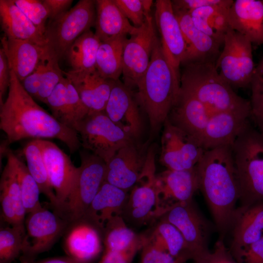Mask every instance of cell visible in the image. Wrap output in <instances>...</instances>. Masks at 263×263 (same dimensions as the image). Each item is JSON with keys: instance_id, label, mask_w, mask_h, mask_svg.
<instances>
[{"instance_id": "277c9868", "label": "cell", "mask_w": 263, "mask_h": 263, "mask_svg": "<svg viewBox=\"0 0 263 263\" xmlns=\"http://www.w3.org/2000/svg\"><path fill=\"white\" fill-rule=\"evenodd\" d=\"M184 65L181 89L196 98L210 114L228 111L251 113L250 102L238 95L222 78L216 62L198 61Z\"/></svg>"}, {"instance_id": "681fc988", "label": "cell", "mask_w": 263, "mask_h": 263, "mask_svg": "<svg viewBox=\"0 0 263 263\" xmlns=\"http://www.w3.org/2000/svg\"><path fill=\"white\" fill-rule=\"evenodd\" d=\"M142 244L123 251L104 250L98 263H132L137 252L141 249Z\"/></svg>"}, {"instance_id": "60d3db41", "label": "cell", "mask_w": 263, "mask_h": 263, "mask_svg": "<svg viewBox=\"0 0 263 263\" xmlns=\"http://www.w3.org/2000/svg\"><path fill=\"white\" fill-rule=\"evenodd\" d=\"M66 78L67 88V126L76 131L79 123L89 113V110L84 104L78 93Z\"/></svg>"}, {"instance_id": "ab89813d", "label": "cell", "mask_w": 263, "mask_h": 263, "mask_svg": "<svg viewBox=\"0 0 263 263\" xmlns=\"http://www.w3.org/2000/svg\"><path fill=\"white\" fill-rule=\"evenodd\" d=\"M58 61L56 56L48 48L45 69L36 98L45 104L48 97L64 76L63 71L59 67Z\"/></svg>"}, {"instance_id": "ac0fdd59", "label": "cell", "mask_w": 263, "mask_h": 263, "mask_svg": "<svg viewBox=\"0 0 263 263\" xmlns=\"http://www.w3.org/2000/svg\"><path fill=\"white\" fill-rule=\"evenodd\" d=\"M155 20L161 36L164 54L176 74L181 78L179 68L186 53L184 37L173 10L171 1L157 0Z\"/></svg>"}, {"instance_id": "52a82bcc", "label": "cell", "mask_w": 263, "mask_h": 263, "mask_svg": "<svg viewBox=\"0 0 263 263\" xmlns=\"http://www.w3.org/2000/svg\"><path fill=\"white\" fill-rule=\"evenodd\" d=\"M76 132L83 149L106 163L120 149L135 140L113 122L104 111L90 112L79 123Z\"/></svg>"}, {"instance_id": "7bdbcfd3", "label": "cell", "mask_w": 263, "mask_h": 263, "mask_svg": "<svg viewBox=\"0 0 263 263\" xmlns=\"http://www.w3.org/2000/svg\"><path fill=\"white\" fill-rule=\"evenodd\" d=\"M45 104L49 107L54 117L67 126V88L65 76L48 97Z\"/></svg>"}, {"instance_id": "d590c367", "label": "cell", "mask_w": 263, "mask_h": 263, "mask_svg": "<svg viewBox=\"0 0 263 263\" xmlns=\"http://www.w3.org/2000/svg\"><path fill=\"white\" fill-rule=\"evenodd\" d=\"M100 43L99 38L90 30L79 36L69 47L65 55L71 70L90 71L96 69Z\"/></svg>"}, {"instance_id": "9a60e30c", "label": "cell", "mask_w": 263, "mask_h": 263, "mask_svg": "<svg viewBox=\"0 0 263 263\" xmlns=\"http://www.w3.org/2000/svg\"><path fill=\"white\" fill-rule=\"evenodd\" d=\"M163 127L160 163L170 170L193 169L205 150L167 118Z\"/></svg>"}, {"instance_id": "74e56055", "label": "cell", "mask_w": 263, "mask_h": 263, "mask_svg": "<svg viewBox=\"0 0 263 263\" xmlns=\"http://www.w3.org/2000/svg\"><path fill=\"white\" fill-rule=\"evenodd\" d=\"M16 173L26 214L43 207L39 201L40 191L26 165L11 150L4 153Z\"/></svg>"}, {"instance_id": "f5cc1de1", "label": "cell", "mask_w": 263, "mask_h": 263, "mask_svg": "<svg viewBox=\"0 0 263 263\" xmlns=\"http://www.w3.org/2000/svg\"><path fill=\"white\" fill-rule=\"evenodd\" d=\"M227 0H175L171 1L174 9L189 12L193 10L209 5L221 4Z\"/></svg>"}, {"instance_id": "484cf974", "label": "cell", "mask_w": 263, "mask_h": 263, "mask_svg": "<svg viewBox=\"0 0 263 263\" xmlns=\"http://www.w3.org/2000/svg\"><path fill=\"white\" fill-rule=\"evenodd\" d=\"M0 202L2 223L25 229L26 210L16 173L7 160L0 180Z\"/></svg>"}, {"instance_id": "5bb4252c", "label": "cell", "mask_w": 263, "mask_h": 263, "mask_svg": "<svg viewBox=\"0 0 263 263\" xmlns=\"http://www.w3.org/2000/svg\"><path fill=\"white\" fill-rule=\"evenodd\" d=\"M150 141L133 140L120 149L106 163L105 181L128 191L132 188L144 169Z\"/></svg>"}, {"instance_id": "7a4b0ae2", "label": "cell", "mask_w": 263, "mask_h": 263, "mask_svg": "<svg viewBox=\"0 0 263 263\" xmlns=\"http://www.w3.org/2000/svg\"><path fill=\"white\" fill-rule=\"evenodd\" d=\"M199 190L223 239L231 229L237 210L240 185L232 146L205 150L195 167Z\"/></svg>"}, {"instance_id": "d6a6232c", "label": "cell", "mask_w": 263, "mask_h": 263, "mask_svg": "<svg viewBox=\"0 0 263 263\" xmlns=\"http://www.w3.org/2000/svg\"><path fill=\"white\" fill-rule=\"evenodd\" d=\"M157 221L146 233L148 236L175 259L184 263L191 259L187 243L179 229L165 219L159 218Z\"/></svg>"}, {"instance_id": "8fae6325", "label": "cell", "mask_w": 263, "mask_h": 263, "mask_svg": "<svg viewBox=\"0 0 263 263\" xmlns=\"http://www.w3.org/2000/svg\"><path fill=\"white\" fill-rule=\"evenodd\" d=\"M159 218L167 220L179 229L191 259L194 261L210 251L208 242L212 226L193 200L173 206Z\"/></svg>"}, {"instance_id": "db71d44e", "label": "cell", "mask_w": 263, "mask_h": 263, "mask_svg": "<svg viewBox=\"0 0 263 263\" xmlns=\"http://www.w3.org/2000/svg\"><path fill=\"white\" fill-rule=\"evenodd\" d=\"M217 263H237L229 249L225 244L223 239H218L212 251Z\"/></svg>"}, {"instance_id": "11a10c76", "label": "cell", "mask_w": 263, "mask_h": 263, "mask_svg": "<svg viewBox=\"0 0 263 263\" xmlns=\"http://www.w3.org/2000/svg\"><path fill=\"white\" fill-rule=\"evenodd\" d=\"M36 263H82L75 259L69 256H62L47 258L38 262H36Z\"/></svg>"}, {"instance_id": "7dc6e473", "label": "cell", "mask_w": 263, "mask_h": 263, "mask_svg": "<svg viewBox=\"0 0 263 263\" xmlns=\"http://www.w3.org/2000/svg\"><path fill=\"white\" fill-rule=\"evenodd\" d=\"M231 253L237 263H263V236L248 246Z\"/></svg>"}, {"instance_id": "cb8c5ba5", "label": "cell", "mask_w": 263, "mask_h": 263, "mask_svg": "<svg viewBox=\"0 0 263 263\" xmlns=\"http://www.w3.org/2000/svg\"><path fill=\"white\" fill-rule=\"evenodd\" d=\"M63 73L74 86L90 112L105 110L114 80L103 77L96 69L63 71Z\"/></svg>"}, {"instance_id": "3957f363", "label": "cell", "mask_w": 263, "mask_h": 263, "mask_svg": "<svg viewBox=\"0 0 263 263\" xmlns=\"http://www.w3.org/2000/svg\"><path fill=\"white\" fill-rule=\"evenodd\" d=\"M136 98L146 113L151 140L160 131L174 105L180 90V78L166 59L157 37L150 62L137 82Z\"/></svg>"}, {"instance_id": "d4e9b609", "label": "cell", "mask_w": 263, "mask_h": 263, "mask_svg": "<svg viewBox=\"0 0 263 263\" xmlns=\"http://www.w3.org/2000/svg\"><path fill=\"white\" fill-rule=\"evenodd\" d=\"M229 27L249 39L263 45V3L260 0H236L230 7Z\"/></svg>"}, {"instance_id": "7c38bea8", "label": "cell", "mask_w": 263, "mask_h": 263, "mask_svg": "<svg viewBox=\"0 0 263 263\" xmlns=\"http://www.w3.org/2000/svg\"><path fill=\"white\" fill-rule=\"evenodd\" d=\"M157 37L150 14L146 15L144 23L129 38H126L123 51L122 74L125 84L136 87L146 71Z\"/></svg>"}, {"instance_id": "bcb514c9", "label": "cell", "mask_w": 263, "mask_h": 263, "mask_svg": "<svg viewBox=\"0 0 263 263\" xmlns=\"http://www.w3.org/2000/svg\"><path fill=\"white\" fill-rule=\"evenodd\" d=\"M125 16L136 27H140L146 19L142 0H113Z\"/></svg>"}, {"instance_id": "b9f144b4", "label": "cell", "mask_w": 263, "mask_h": 263, "mask_svg": "<svg viewBox=\"0 0 263 263\" xmlns=\"http://www.w3.org/2000/svg\"><path fill=\"white\" fill-rule=\"evenodd\" d=\"M15 4L44 35L46 31L48 12L42 1L39 0H14Z\"/></svg>"}, {"instance_id": "836d02e7", "label": "cell", "mask_w": 263, "mask_h": 263, "mask_svg": "<svg viewBox=\"0 0 263 263\" xmlns=\"http://www.w3.org/2000/svg\"><path fill=\"white\" fill-rule=\"evenodd\" d=\"M23 154L29 172L38 184L40 193L49 201L53 211L56 212L58 203L49 180L38 139H33L23 147Z\"/></svg>"}, {"instance_id": "9c48e42d", "label": "cell", "mask_w": 263, "mask_h": 263, "mask_svg": "<svg viewBox=\"0 0 263 263\" xmlns=\"http://www.w3.org/2000/svg\"><path fill=\"white\" fill-rule=\"evenodd\" d=\"M69 222L54 211L42 207L26 214L21 263H36L40 254L48 251L63 237Z\"/></svg>"}, {"instance_id": "816d5d0a", "label": "cell", "mask_w": 263, "mask_h": 263, "mask_svg": "<svg viewBox=\"0 0 263 263\" xmlns=\"http://www.w3.org/2000/svg\"><path fill=\"white\" fill-rule=\"evenodd\" d=\"M42 2L48 14L49 21L59 18L70 9L72 0H43Z\"/></svg>"}, {"instance_id": "83f0119b", "label": "cell", "mask_w": 263, "mask_h": 263, "mask_svg": "<svg viewBox=\"0 0 263 263\" xmlns=\"http://www.w3.org/2000/svg\"><path fill=\"white\" fill-rule=\"evenodd\" d=\"M2 48L7 56L11 69L22 81L36 69L47 50L28 40L1 38Z\"/></svg>"}, {"instance_id": "f907efd6", "label": "cell", "mask_w": 263, "mask_h": 263, "mask_svg": "<svg viewBox=\"0 0 263 263\" xmlns=\"http://www.w3.org/2000/svg\"><path fill=\"white\" fill-rule=\"evenodd\" d=\"M10 71L9 63L4 49H0V105L3 104V97L8 91L10 83Z\"/></svg>"}, {"instance_id": "603a6c76", "label": "cell", "mask_w": 263, "mask_h": 263, "mask_svg": "<svg viewBox=\"0 0 263 263\" xmlns=\"http://www.w3.org/2000/svg\"><path fill=\"white\" fill-rule=\"evenodd\" d=\"M173 10L186 44V56L182 64L198 61L216 62L223 45L198 29L188 12L174 8Z\"/></svg>"}, {"instance_id": "c3c4849f", "label": "cell", "mask_w": 263, "mask_h": 263, "mask_svg": "<svg viewBox=\"0 0 263 263\" xmlns=\"http://www.w3.org/2000/svg\"><path fill=\"white\" fill-rule=\"evenodd\" d=\"M47 50L34 72L21 82L25 90L33 98H36L38 93L42 77L45 69Z\"/></svg>"}, {"instance_id": "2e32d148", "label": "cell", "mask_w": 263, "mask_h": 263, "mask_svg": "<svg viewBox=\"0 0 263 263\" xmlns=\"http://www.w3.org/2000/svg\"><path fill=\"white\" fill-rule=\"evenodd\" d=\"M155 184L158 218L173 206L193 200L194 193L199 190L195 168L186 170L167 169L156 174Z\"/></svg>"}, {"instance_id": "7402d4cb", "label": "cell", "mask_w": 263, "mask_h": 263, "mask_svg": "<svg viewBox=\"0 0 263 263\" xmlns=\"http://www.w3.org/2000/svg\"><path fill=\"white\" fill-rule=\"evenodd\" d=\"M210 114L200 101L180 88L176 103L167 118L198 144Z\"/></svg>"}, {"instance_id": "6f0895ef", "label": "cell", "mask_w": 263, "mask_h": 263, "mask_svg": "<svg viewBox=\"0 0 263 263\" xmlns=\"http://www.w3.org/2000/svg\"><path fill=\"white\" fill-rule=\"evenodd\" d=\"M262 2H263V0H262Z\"/></svg>"}, {"instance_id": "ee69618b", "label": "cell", "mask_w": 263, "mask_h": 263, "mask_svg": "<svg viewBox=\"0 0 263 263\" xmlns=\"http://www.w3.org/2000/svg\"><path fill=\"white\" fill-rule=\"evenodd\" d=\"M140 263H184L173 257L145 234Z\"/></svg>"}, {"instance_id": "f35d334b", "label": "cell", "mask_w": 263, "mask_h": 263, "mask_svg": "<svg viewBox=\"0 0 263 263\" xmlns=\"http://www.w3.org/2000/svg\"><path fill=\"white\" fill-rule=\"evenodd\" d=\"M25 231V229L1 225L0 263H12L19 258L22 252Z\"/></svg>"}, {"instance_id": "9f6ffc18", "label": "cell", "mask_w": 263, "mask_h": 263, "mask_svg": "<svg viewBox=\"0 0 263 263\" xmlns=\"http://www.w3.org/2000/svg\"><path fill=\"white\" fill-rule=\"evenodd\" d=\"M254 75L263 81V58L256 68Z\"/></svg>"}, {"instance_id": "4fadbf2b", "label": "cell", "mask_w": 263, "mask_h": 263, "mask_svg": "<svg viewBox=\"0 0 263 263\" xmlns=\"http://www.w3.org/2000/svg\"><path fill=\"white\" fill-rule=\"evenodd\" d=\"M155 152L150 151L141 176L129 194L122 216L137 225H146L159 217L155 188Z\"/></svg>"}, {"instance_id": "f6af8a7d", "label": "cell", "mask_w": 263, "mask_h": 263, "mask_svg": "<svg viewBox=\"0 0 263 263\" xmlns=\"http://www.w3.org/2000/svg\"><path fill=\"white\" fill-rule=\"evenodd\" d=\"M250 85L251 115L258 127V131L263 135V81L254 75Z\"/></svg>"}, {"instance_id": "f546056e", "label": "cell", "mask_w": 263, "mask_h": 263, "mask_svg": "<svg viewBox=\"0 0 263 263\" xmlns=\"http://www.w3.org/2000/svg\"><path fill=\"white\" fill-rule=\"evenodd\" d=\"M0 20L2 31L8 39L28 40L47 45L45 36L27 18L14 0H0Z\"/></svg>"}, {"instance_id": "5b68a950", "label": "cell", "mask_w": 263, "mask_h": 263, "mask_svg": "<svg viewBox=\"0 0 263 263\" xmlns=\"http://www.w3.org/2000/svg\"><path fill=\"white\" fill-rule=\"evenodd\" d=\"M239 179V207L263 201V135L248 123L232 146Z\"/></svg>"}, {"instance_id": "8992f818", "label": "cell", "mask_w": 263, "mask_h": 263, "mask_svg": "<svg viewBox=\"0 0 263 263\" xmlns=\"http://www.w3.org/2000/svg\"><path fill=\"white\" fill-rule=\"evenodd\" d=\"M81 164L68 197L57 214L71 222L82 217L105 182L106 163L90 151H79Z\"/></svg>"}, {"instance_id": "e0dca14e", "label": "cell", "mask_w": 263, "mask_h": 263, "mask_svg": "<svg viewBox=\"0 0 263 263\" xmlns=\"http://www.w3.org/2000/svg\"><path fill=\"white\" fill-rule=\"evenodd\" d=\"M138 103L131 89L118 79L113 81L104 111L124 132L140 141L144 122Z\"/></svg>"}, {"instance_id": "8d00e7d4", "label": "cell", "mask_w": 263, "mask_h": 263, "mask_svg": "<svg viewBox=\"0 0 263 263\" xmlns=\"http://www.w3.org/2000/svg\"><path fill=\"white\" fill-rule=\"evenodd\" d=\"M104 250L123 251L142 244L145 234L138 235L126 224L122 216L109 221L102 230Z\"/></svg>"}, {"instance_id": "ba28073f", "label": "cell", "mask_w": 263, "mask_h": 263, "mask_svg": "<svg viewBox=\"0 0 263 263\" xmlns=\"http://www.w3.org/2000/svg\"><path fill=\"white\" fill-rule=\"evenodd\" d=\"M95 19V0H79L64 15L49 21L44 35L48 49L59 60L71 44L94 25Z\"/></svg>"}, {"instance_id": "30bf717a", "label": "cell", "mask_w": 263, "mask_h": 263, "mask_svg": "<svg viewBox=\"0 0 263 263\" xmlns=\"http://www.w3.org/2000/svg\"><path fill=\"white\" fill-rule=\"evenodd\" d=\"M252 43L245 36L229 28L216 68L230 86L244 88L251 84L255 69Z\"/></svg>"}, {"instance_id": "4dcf8cb0", "label": "cell", "mask_w": 263, "mask_h": 263, "mask_svg": "<svg viewBox=\"0 0 263 263\" xmlns=\"http://www.w3.org/2000/svg\"><path fill=\"white\" fill-rule=\"evenodd\" d=\"M96 36L100 41L132 35L138 27L132 25L113 0H95Z\"/></svg>"}, {"instance_id": "e575fe53", "label": "cell", "mask_w": 263, "mask_h": 263, "mask_svg": "<svg viewBox=\"0 0 263 263\" xmlns=\"http://www.w3.org/2000/svg\"><path fill=\"white\" fill-rule=\"evenodd\" d=\"M126 36L100 41L95 68L103 77L116 80L122 74L123 51Z\"/></svg>"}, {"instance_id": "ffe728a7", "label": "cell", "mask_w": 263, "mask_h": 263, "mask_svg": "<svg viewBox=\"0 0 263 263\" xmlns=\"http://www.w3.org/2000/svg\"><path fill=\"white\" fill-rule=\"evenodd\" d=\"M50 184L55 191L59 211L69 195L77 172L70 157L56 144L38 139Z\"/></svg>"}, {"instance_id": "d6986e66", "label": "cell", "mask_w": 263, "mask_h": 263, "mask_svg": "<svg viewBox=\"0 0 263 263\" xmlns=\"http://www.w3.org/2000/svg\"><path fill=\"white\" fill-rule=\"evenodd\" d=\"M63 237L67 255L82 263H92L102 252V229L84 216L69 222Z\"/></svg>"}, {"instance_id": "4316f807", "label": "cell", "mask_w": 263, "mask_h": 263, "mask_svg": "<svg viewBox=\"0 0 263 263\" xmlns=\"http://www.w3.org/2000/svg\"><path fill=\"white\" fill-rule=\"evenodd\" d=\"M128 196V191L105 181L83 216L102 230L111 220L122 216Z\"/></svg>"}, {"instance_id": "44dd1931", "label": "cell", "mask_w": 263, "mask_h": 263, "mask_svg": "<svg viewBox=\"0 0 263 263\" xmlns=\"http://www.w3.org/2000/svg\"><path fill=\"white\" fill-rule=\"evenodd\" d=\"M251 113L228 111L211 114L197 143L205 150L218 147L232 146L249 123Z\"/></svg>"}, {"instance_id": "1f68e13d", "label": "cell", "mask_w": 263, "mask_h": 263, "mask_svg": "<svg viewBox=\"0 0 263 263\" xmlns=\"http://www.w3.org/2000/svg\"><path fill=\"white\" fill-rule=\"evenodd\" d=\"M233 1L227 0L223 4L204 6L188 13L198 29L223 45L229 28L228 12Z\"/></svg>"}, {"instance_id": "6da1fadb", "label": "cell", "mask_w": 263, "mask_h": 263, "mask_svg": "<svg viewBox=\"0 0 263 263\" xmlns=\"http://www.w3.org/2000/svg\"><path fill=\"white\" fill-rule=\"evenodd\" d=\"M8 94L0 106V128L8 143L26 139H56L73 153L81 147L77 132L59 122L38 105L11 69Z\"/></svg>"}, {"instance_id": "f1b7e54d", "label": "cell", "mask_w": 263, "mask_h": 263, "mask_svg": "<svg viewBox=\"0 0 263 263\" xmlns=\"http://www.w3.org/2000/svg\"><path fill=\"white\" fill-rule=\"evenodd\" d=\"M231 229L230 252L244 247L263 236V201L238 207Z\"/></svg>"}]
</instances>
